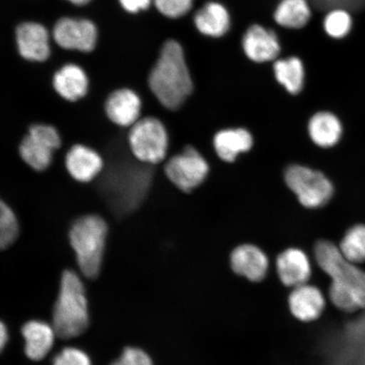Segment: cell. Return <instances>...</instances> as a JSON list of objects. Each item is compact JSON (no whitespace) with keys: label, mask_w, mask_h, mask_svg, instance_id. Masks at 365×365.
<instances>
[{"label":"cell","mask_w":365,"mask_h":365,"mask_svg":"<svg viewBox=\"0 0 365 365\" xmlns=\"http://www.w3.org/2000/svg\"><path fill=\"white\" fill-rule=\"evenodd\" d=\"M310 17L312 9L308 0H281L274 12L277 24L290 29H302Z\"/></svg>","instance_id":"cell-23"},{"label":"cell","mask_w":365,"mask_h":365,"mask_svg":"<svg viewBox=\"0 0 365 365\" xmlns=\"http://www.w3.org/2000/svg\"><path fill=\"white\" fill-rule=\"evenodd\" d=\"M292 314L301 322H312L321 316L326 301L318 287L307 284L294 287L289 298Z\"/></svg>","instance_id":"cell-17"},{"label":"cell","mask_w":365,"mask_h":365,"mask_svg":"<svg viewBox=\"0 0 365 365\" xmlns=\"http://www.w3.org/2000/svg\"><path fill=\"white\" fill-rule=\"evenodd\" d=\"M285 181L305 207H323L332 197L331 182L322 173L312 168L290 166L285 172Z\"/></svg>","instance_id":"cell-6"},{"label":"cell","mask_w":365,"mask_h":365,"mask_svg":"<svg viewBox=\"0 0 365 365\" xmlns=\"http://www.w3.org/2000/svg\"><path fill=\"white\" fill-rule=\"evenodd\" d=\"M88 324V304L83 282L78 274L67 270L63 273L54 305L53 327L57 336L70 339L81 335Z\"/></svg>","instance_id":"cell-3"},{"label":"cell","mask_w":365,"mask_h":365,"mask_svg":"<svg viewBox=\"0 0 365 365\" xmlns=\"http://www.w3.org/2000/svg\"><path fill=\"white\" fill-rule=\"evenodd\" d=\"M53 365H91L89 356L76 348H66L53 359Z\"/></svg>","instance_id":"cell-29"},{"label":"cell","mask_w":365,"mask_h":365,"mask_svg":"<svg viewBox=\"0 0 365 365\" xmlns=\"http://www.w3.org/2000/svg\"><path fill=\"white\" fill-rule=\"evenodd\" d=\"M9 340V332L7 327L1 323V328H0V346L4 349V346L7 344Z\"/></svg>","instance_id":"cell-33"},{"label":"cell","mask_w":365,"mask_h":365,"mask_svg":"<svg viewBox=\"0 0 365 365\" xmlns=\"http://www.w3.org/2000/svg\"><path fill=\"white\" fill-rule=\"evenodd\" d=\"M130 148L140 162L158 164L166 158L168 135L166 128L156 118L147 117L131 126Z\"/></svg>","instance_id":"cell-5"},{"label":"cell","mask_w":365,"mask_h":365,"mask_svg":"<svg viewBox=\"0 0 365 365\" xmlns=\"http://www.w3.org/2000/svg\"><path fill=\"white\" fill-rule=\"evenodd\" d=\"M53 85L59 96L76 102L88 93L89 81L83 70L76 65H66L56 73Z\"/></svg>","instance_id":"cell-19"},{"label":"cell","mask_w":365,"mask_h":365,"mask_svg":"<svg viewBox=\"0 0 365 365\" xmlns=\"http://www.w3.org/2000/svg\"><path fill=\"white\" fill-rule=\"evenodd\" d=\"M148 83L159 103L170 110L180 108L192 93L193 82L184 51L176 41L170 40L163 45Z\"/></svg>","instance_id":"cell-2"},{"label":"cell","mask_w":365,"mask_h":365,"mask_svg":"<svg viewBox=\"0 0 365 365\" xmlns=\"http://www.w3.org/2000/svg\"><path fill=\"white\" fill-rule=\"evenodd\" d=\"M317 8L322 10L345 9L348 11H359L365 7V0H312Z\"/></svg>","instance_id":"cell-31"},{"label":"cell","mask_w":365,"mask_h":365,"mask_svg":"<svg viewBox=\"0 0 365 365\" xmlns=\"http://www.w3.org/2000/svg\"><path fill=\"white\" fill-rule=\"evenodd\" d=\"M68 1H70L75 4H78V6H82V4L88 3L90 0H68Z\"/></svg>","instance_id":"cell-34"},{"label":"cell","mask_w":365,"mask_h":365,"mask_svg":"<svg viewBox=\"0 0 365 365\" xmlns=\"http://www.w3.org/2000/svg\"><path fill=\"white\" fill-rule=\"evenodd\" d=\"M168 179L180 190L190 193L202 184L209 172L207 162L197 150L187 147L164 167Z\"/></svg>","instance_id":"cell-8"},{"label":"cell","mask_w":365,"mask_h":365,"mask_svg":"<svg viewBox=\"0 0 365 365\" xmlns=\"http://www.w3.org/2000/svg\"><path fill=\"white\" fill-rule=\"evenodd\" d=\"M214 148L218 157L227 163L234 162L239 154L248 152L253 145L252 135L245 129L225 130L214 137Z\"/></svg>","instance_id":"cell-21"},{"label":"cell","mask_w":365,"mask_h":365,"mask_svg":"<svg viewBox=\"0 0 365 365\" xmlns=\"http://www.w3.org/2000/svg\"><path fill=\"white\" fill-rule=\"evenodd\" d=\"M309 134L319 147L331 148L339 143L342 127L339 118L329 112H319L310 118Z\"/></svg>","instance_id":"cell-22"},{"label":"cell","mask_w":365,"mask_h":365,"mask_svg":"<svg viewBox=\"0 0 365 365\" xmlns=\"http://www.w3.org/2000/svg\"><path fill=\"white\" fill-rule=\"evenodd\" d=\"M353 20L348 10L333 9L324 20V29L331 38H344L352 29Z\"/></svg>","instance_id":"cell-26"},{"label":"cell","mask_w":365,"mask_h":365,"mask_svg":"<svg viewBox=\"0 0 365 365\" xmlns=\"http://www.w3.org/2000/svg\"><path fill=\"white\" fill-rule=\"evenodd\" d=\"M111 365H153L149 355L143 350L136 348H127L120 359Z\"/></svg>","instance_id":"cell-30"},{"label":"cell","mask_w":365,"mask_h":365,"mask_svg":"<svg viewBox=\"0 0 365 365\" xmlns=\"http://www.w3.org/2000/svg\"><path fill=\"white\" fill-rule=\"evenodd\" d=\"M276 79L291 94H298L303 89L304 68L299 58L278 59L274 63Z\"/></svg>","instance_id":"cell-24"},{"label":"cell","mask_w":365,"mask_h":365,"mask_svg":"<svg viewBox=\"0 0 365 365\" xmlns=\"http://www.w3.org/2000/svg\"><path fill=\"white\" fill-rule=\"evenodd\" d=\"M16 42L21 56L27 61L43 62L49 56L48 31L38 23H23L18 26Z\"/></svg>","instance_id":"cell-13"},{"label":"cell","mask_w":365,"mask_h":365,"mask_svg":"<svg viewBox=\"0 0 365 365\" xmlns=\"http://www.w3.org/2000/svg\"><path fill=\"white\" fill-rule=\"evenodd\" d=\"M158 10L170 18L185 16L192 7L193 0H154Z\"/></svg>","instance_id":"cell-28"},{"label":"cell","mask_w":365,"mask_h":365,"mask_svg":"<svg viewBox=\"0 0 365 365\" xmlns=\"http://www.w3.org/2000/svg\"><path fill=\"white\" fill-rule=\"evenodd\" d=\"M277 269L282 284L296 287L307 284L312 275V266L303 250L291 248L277 257Z\"/></svg>","instance_id":"cell-16"},{"label":"cell","mask_w":365,"mask_h":365,"mask_svg":"<svg viewBox=\"0 0 365 365\" xmlns=\"http://www.w3.org/2000/svg\"><path fill=\"white\" fill-rule=\"evenodd\" d=\"M118 179L112 185L113 200L116 203V208L123 212L133 211L140 204L150 184L148 171H126L118 173Z\"/></svg>","instance_id":"cell-10"},{"label":"cell","mask_w":365,"mask_h":365,"mask_svg":"<svg viewBox=\"0 0 365 365\" xmlns=\"http://www.w3.org/2000/svg\"><path fill=\"white\" fill-rule=\"evenodd\" d=\"M53 38L63 48L90 52L95 48L97 29L90 21L63 18L54 26Z\"/></svg>","instance_id":"cell-9"},{"label":"cell","mask_w":365,"mask_h":365,"mask_svg":"<svg viewBox=\"0 0 365 365\" xmlns=\"http://www.w3.org/2000/svg\"><path fill=\"white\" fill-rule=\"evenodd\" d=\"M61 138L56 128L34 125L22 140L19 152L23 161L36 171L47 170L52 163L53 153L59 148Z\"/></svg>","instance_id":"cell-7"},{"label":"cell","mask_w":365,"mask_h":365,"mask_svg":"<svg viewBox=\"0 0 365 365\" xmlns=\"http://www.w3.org/2000/svg\"><path fill=\"white\" fill-rule=\"evenodd\" d=\"M195 24L200 34L210 38H220L230 29V16L225 6L208 2L195 14Z\"/></svg>","instance_id":"cell-20"},{"label":"cell","mask_w":365,"mask_h":365,"mask_svg":"<svg viewBox=\"0 0 365 365\" xmlns=\"http://www.w3.org/2000/svg\"><path fill=\"white\" fill-rule=\"evenodd\" d=\"M314 253L319 266L331 277L333 304L349 313L365 309V272L346 259L331 242H318Z\"/></svg>","instance_id":"cell-1"},{"label":"cell","mask_w":365,"mask_h":365,"mask_svg":"<svg viewBox=\"0 0 365 365\" xmlns=\"http://www.w3.org/2000/svg\"><path fill=\"white\" fill-rule=\"evenodd\" d=\"M231 267L238 275L251 282H259L267 275L268 258L261 249L252 245H243L231 254Z\"/></svg>","instance_id":"cell-14"},{"label":"cell","mask_w":365,"mask_h":365,"mask_svg":"<svg viewBox=\"0 0 365 365\" xmlns=\"http://www.w3.org/2000/svg\"><path fill=\"white\" fill-rule=\"evenodd\" d=\"M66 165L73 179L88 182L101 173L103 161L96 150L79 144L75 145L68 150Z\"/></svg>","instance_id":"cell-15"},{"label":"cell","mask_w":365,"mask_h":365,"mask_svg":"<svg viewBox=\"0 0 365 365\" xmlns=\"http://www.w3.org/2000/svg\"><path fill=\"white\" fill-rule=\"evenodd\" d=\"M120 2L127 11L136 13L148 9L152 0H120Z\"/></svg>","instance_id":"cell-32"},{"label":"cell","mask_w":365,"mask_h":365,"mask_svg":"<svg viewBox=\"0 0 365 365\" xmlns=\"http://www.w3.org/2000/svg\"><path fill=\"white\" fill-rule=\"evenodd\" d=\"M244 51L257 63L272 61L280 53L281 46L273 31L259 25L250 26L243 38Z\"/></svg>","instance_id":"cell-12"},{"label":"cell","mask_w":365,"mask_h":365,"mask_svg":"<svg viewBox=\"0 0 365 365\" xmlns=\"http://www.w3.org/2000/svg\"><path fill=\"white\" fill-rule=\"evenodd\" d=\"M19 235V225L12 209L3 202L0 203V245L6 249L14 244Z\"/></svg>","instance_id":"cell-27"},{"label":"cell","mask_w":365,"mask_h":365,"mask_svg":"<svg viewBox=\"0 0 365 365\" xmlns=\"http://www.w3.org/2000/svg\"><path fill=\"white\" fill-rule=\"evenodd\" d=\"M25 353L30 359L40 361L52 349L57 333L53 327L41 321H31L22 327Z\"/></svg>","instance_id":"cell-18"},{"label":"cell","mask_w":365,"mask_h":365,"mask_svg":"<svg viewBox=\"0 0 365 365\" xmlns=\"http://www.w3.org/2000/svg\"><path fill=\"white\" fill-rule=\"evenodd\" d=\"M339 250L349 262L357 264L365 262V225L351 227L342 239Z\"/></svg>","instance_id":"cell-25"},{"label":"cell","mask_w":365,"mask_h":365,"mask_svg":"<svg viewBox=\"0 0 365 365\" xmlns=\"http://www.w3.org/2000/svg\"><path fill=\"white\" fill-rule=\"evenodd\" d=\"M108 230L107 222L98 215L81 217L71 227L70 242L77 263L83 275L91 279L101 270Z\"/></svg>","instance_id":"cell-4"},{"label":"cell","mask_w":365,"mask_h":365,"mask_svg":"<svg viewBox=\"0 0 365 365\" xmlns=\"http://www.w3.org/2000/svg\"><path fill=\"white\" fill-rule=\"evenodd\" d=\"M141 100L134 91L122 88L113 91L105 103V112L114 124L128 127L139 120Z\"/></svg>","instance_id":"cell-11"}]
</instances>
